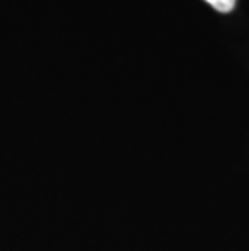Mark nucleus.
Segmentation results:
<instances>
[{
    "label": "nucleus",
    "instance_id": "1",
    "mask_svg": "<svg viewBox=\"0 0 249 251\" xmlns=\"http://www.w3.org/2000/svg\"><path fill=\"white\" fill-rule=\"evenodd\" d=\"M210 7H214L215 10H219L222 13H228L235 8L236 0H205Z\"/></svg>",
    "mask_w": 249,
    "mask_h": 251
}]
</instances>
